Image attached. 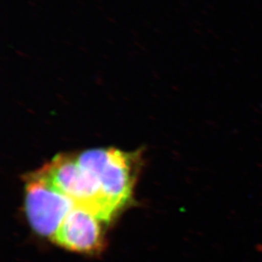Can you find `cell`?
<instances>
[{"label":"cell","instance_id":"1","mask_svg":"<svg viewBox=\"0 0 262 262\" xmlns=\"http://www.w3.org/2000/svg\"><path fill=\"white\" fill-rule=\"evenodd\" d=\"M37 171L55 190L102 222L108 223L118 211L94 176L80 165L76 154L57 155Z\"/></svg>","mask_w":262,"mask_h":262},{"label":"cell","instance_id":"2","mask_svg":"<svg viewBox=\"0 0 262 262\" xmlns=\"http://www.w3.org/2000/svg\"><path fill=\"white\" fill-rule=\"evenodd\" d=\"M80 165L94 176L107 198L119 210L128 203L134 191L141 150L90 148L76 153Z\"/></svg>","mask_w":262,"mask_h":262},{"label":"cell","instance_id":"3","mask_svg":"<svg viewBox=\"0 0 262 262\" xmlns=\"http://www.w3.org/2000/svg\"><path fill=\"white\" fill-rule=\"evenodd\" d=\"M76 205L55 190L38 171L28 179L26 187V210L32 229L53 238L67 214Z\"/></svg>","mask_w":262,"mask_h":262},{"label":"cell","instance_id":"4","mask_svg":"<svg viewBox=\"0 0 262 262\" xmlns=\"http://www.w3.org/2000/svg\"><path fill=\"white\" fill-rule=\"evenodd\" d=\"M100 222L89 210L75 206L67 214L52 240L76 252H97L104 245Z\"/></svg>","mask_w":262,"mask_h":262}]
</instances>
